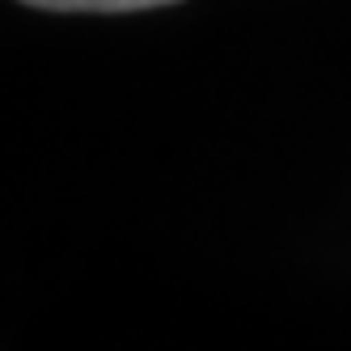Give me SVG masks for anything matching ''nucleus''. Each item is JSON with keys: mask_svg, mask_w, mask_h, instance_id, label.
<instances>
[{"mask_svg": "<svg viewBox=\"0 0 351 351\" xmlns=\"http://www.w3.org/2000/svg\"><path fill=\"white\" fill-rule=\"evenodd\" d=\"M21 5L51 9V13H136V9L178 5V0H21Z\"/></svg>", "mask_w": 351, "mask_h": 351, "instance_id": "obj_1", "label": "nucleus"}]
</instances>
